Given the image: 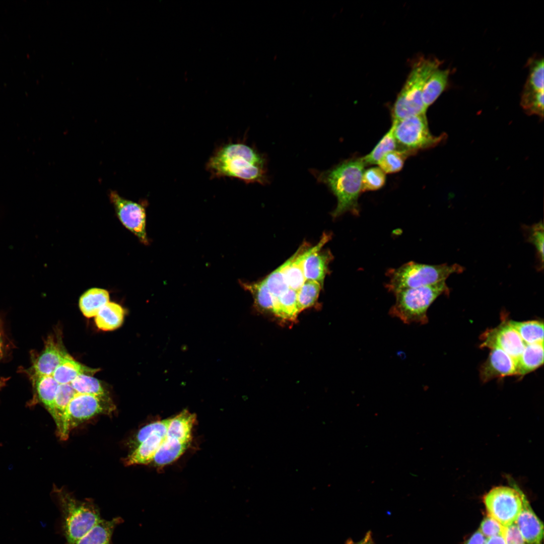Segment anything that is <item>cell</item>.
<instances>
[{
	"label": "cell",
	"instance_id": "cell-23",
	"mask_svg": "<svg viewBox=\"0 0 544 544\" xmlns=\"http://www.w3.org/2000/svg\"><path fill=\"white\" fill-rule=\"evenodd\" d=\"M189 445V443L166 436L157 451L152 462L156 466L160 467L171 463L184 453Z\"/></svg>",
	"mask_w": 544,
	"mask_h": 544
},
{
	"label": "cell",
	"instance_id": "cell-14",
	"mask_svg": "<svg viewBox=\"0 0 544 544\" xmlns=\"http://www.w3.org/2000/svg\"><path fill=\"white\" fill-rule=\"evenodd\" d=\"M331 238L329 234L324 233L319 242L309 248L305 245L300 246L292 255V260L287 267L286 278L290 288L297 291L306 281L304 274V265L308 256L315 250L321 249Z\"/></svg>",
	"mask_w": 544,
	"mask_h": 544
},
{
	"label": "cell",
	"instance_id": "cell-39",
	"mask_svg": "<svg viewBox=\"0 0 544 544\" xmlns=\"http://www.w3.org/2000/svg\"><path fill=\"white\" fill-rule=\"evenodd\" d=\"M527 232V240L535 247L537 257L543 266L544 229L542 222H539L528 227Z\"/></svg>",
	"mask_w": 544,
	"mask_h": 544
},
{
	"label": "cell",
	"instance_id": "cell-41",
	"mask_svg": "<svg viewBox=\"0 0 544 544\" xmlns=\"http://www.w3.org/2000/svg\"><path fill=\"white\" fill-rule=\"evenodd\" d=\"M505 530V527L488 515L482 521L479 529L486 538L497 535L503 536Z\"/></svg>",
	"mask_w": 544,
	"mask_h": 544
},
{
	"label": "cell",
	"instance_id": "cell-11",
	"mask_svg": "<svg viewBox=\"0 0 544 544\" xmlns=\"http://www.w3.org/2000/svg\"><path fill=\"white\" fill-rule=\"evenodd\" d=\"M481 339V347L501 350L511 356L515 363L526 345L508 321L486 330L482 334Z\"/></svg>",
	"mask_w": 544,
	"mask_h": 544
},
{
	"label": "cell",
	"instance_id": "cell-9",
	"mask_svg": "<svg viewBox=\"0 0 544 544\" xmlns=\"http://www.w3.org/2000/svg\"><path fill=\"white\" fill-rule=\"evenodd\" d=\"M522 494L516 486L493 488L483 499L488 515L504 527L512 525L521 511Z\"/></svg>",
	"mask_w": 544,
	"mask_h": 544
},
{
	"label": "cell",
	"instance_id": "cell-38",
	"mask_svg": "<svg viewBox=\"0 0 544 544\" xmlns=\"http://www.w3.org/2000/svg\"><path fill=\"white\" fill-rule=\"evenodd\" d=\"M385 182V173L379 167L370 168L363 172L362 191L380 189L384 185Z\"/></svg>",
	"mask_w": 544,
	"mask_h": 544
},
{
	"label": "cell",
	"instance_id": "cell-30",
	"mask_svg": "<svg viewBox=\"0 0 544 544\" xmlns=\"http://www.w3.org/2000/svg\"><path fill=\"white\" fill-rule=\"evenodd\" d=\"M76 393L70 383L59 384L58 386L54 399V416L53 418L57 434L61 430L66 409Z\"/></svg>",
	"mask_w": 544,
	"mask_h": 544
},
{
	"label": "cell",
	"instance_id": "cell-42",
	"mask_svg": "<svg viewBox=\"0 0 544 544\" xmlns=\"http://www.w3.org/2000/svg\"><path fill=\"white\" fill-rule=\"evenodd\" d=\"M503 537L506 544H528L523 538L515 523L505 527Z\"/></svg>",
	"mask_w": 544,
	"mask_h": 544
},
{
	"label": "cell",
	"instance_id": "cell-3",
	"mask_svg": "<svg viewBox=\"0 0 544 544\" xmlns=\"http://www.w3.org/2000/svg\"><path fill=\"white\" fill-rule=\"evenodd\" d=\"M53 494L61 514V531L67 544H74L102 519L99 508L91 500H80L61 488Z\"/></svg>",
	"mask_w": 544,
	"mask_h": 544
},
{
	"label": "cell",
	"instance_id": "cell-15",
	"mask_svg": "<svg viewBox=\"0 0 544 544\" xmlns=\"http://www.w3.org/2000/svg\"><path fill=\"white\" fill-rule=\"evenodd\" d=\"M528 544H541L543 525L532 509L525 496L522 494V508L514 523Z\"/></svg>",
	"mask_w": 544,
	"mask_h": 544
},
{
	"label": "cell",
	"instance_id": "cell-29",
	"mask_svg": "<svg viewBox=\"0 0 544 544\" xmlns=\"http://www.w3.org/2000/svg\"><path fill=\"white\" fill-rule=\"evenodd\" d=\"M245 290L249 291L254 299L255 305L260 310L273 313L274 301L264 280L252 283H242Z\"/></svg>",
	"mask_w": 544,
	"mask_h": 544
},
{
	"label": "cell",
	"instance_id": "cell-21",
	"mask_svg": "<svg viewBox=\"0 0 544 544\" xmlns=\"http://www.w3.org/2000/svg\"><path fill=\"white\" fill-rule=\"evenodd\" d=\"M122 521L119 517L109 520L102 519L74 544H111L114 530Z\"/></svg>",
	"mask_w": 544,
	"mask_h": 544
},
{
	"label": "cell",
	"instance_id": "cell-26",
	"mask_svg": "<svg viewBox=\"0 0 544 544\" xmlns=\"http://www.w3.org/2000/svg\"><path fill=\"white\" fill-rule=\"evenodd\" d=\"M108 292L102 289L92 288L85 292L79 300V306L88 318L95 316L100 309L109 302Z\"/></svg>",
	"mask_w": 544,
	"mask_h": 544
},
{
	"label": "cell",
	"instance_id": "cell-46",
	"mask_svg": "<svg viewBox=\"0 0 544 544\" xmlns=\"http://www.w3.org/2000/svg\"><path fill=\"white\" fill-rule=\"evenodd\" d=\"M3 324L0 319V360L3 355Z\"/></svg>",
	"mask_w": 544,
	"mask_h": 544
},
{
	"label": "cell",
	"instance_id": "cell-7",
	"mask_svg": "<svg viewBox=\"0 0 544 544\" xmlns=\"http://www.w3.org/2000/svg\"><path fill=\"white\" fill-rule=\"evenodd\" d=\"M391 127L397 150L411 155L436 146L445 138L444 134L440 136L431 134L426 113L392 121Z\"/></svg>",
	"mask_w": 544,
	"mask_h": 544
},
{
	"label": "cell",
	"instance_id": "cell-4",
	"mask_svg": "<svg viewBox=\"0 0 544 544\" xmlns=\"http://www.w3.org/2000/svg\"><path fill=\"white\" fill-rule=\"evenodd\" d=\"M441 64V61L436 58L424 57L414 63L392 107V121L426 113L422 98L424 86Z\"/></svg>",
	"mask_w": 544,
	"mask_h": 544
},
{
	"label": "cell",
	"instance_id": "cell-47",
	"mask_svg": "<svg viewBox=\"0 0 544 544\" xmlns=\"http://www.w3.org/2000/svg\"><path fill=\"white\" fill-rule=\"evenodd\" d=\"M7 380V379L6 378L0 379V390L4 386Z\"/></svg>",
	"mask_w": 544,
	"mask_h": 544
},
{
	"label": "cell",
	"instance_id": "cell-20",
	"mask_svg": "<svg viewBox=\"0 0 544 544\" xmlns=\"http://www.w3.org/2000/svg\"><path fill=\"white\" fill-rule=\"evenodd\" d=\"M543 364V343L526 344L516 362L517 375L523 376Z\"/></svg>",
	"mask_w": 544,
	"mask_h": 544
},
{
	"label": "cell",
	"instance_id": "cell-40",
	"mask_svg": "<svg viewBox=\"0 0 544 544\" xmlns=\"http://www.w3.org/2000/svg\"><path fill=\"white\" fill-rule=\"evenodd\" d=\"M171 418L156 421L141 428L135 438V447L152 434L161 431H167Z\"/></svg>",
	"mask_w": 544,
	"mask_h": 544
},
{
	"label": "cell",
	"instance_id": "cell-22",
	"mask_svg": "<svg viewBox=\"0 0 544 544\" xmlns=\"http://www.w3.org/2000/svg\"><path fill=\"white\" fill-rule=\"evenodd\" d=\"M36 390V398L47 409L53 418L54 399L59 384L52 376H41L32 378Z\"/></svg>",
	"mask_w": 544,
	"mask_h": 544
},
{
	"label": "cell",
	"instance_id": "cell-12",
	"mask_svg": "<svg viewBox=\"0 0 544 544\" xmlns=\"http://www.w3.org/2000/svg\"><path fill=\"white\" fill-rule=\"evenodd\" d=\"M68 355L55 340L49 336L44 344V348L34 360L27 373L30 378L41 376H52L56 368Z\"/></svg>",
	"mask_w": 544,
	"mask_h": 544
},
{
	"label": "cell",
	"instance_id": "cell-24",
	"mask_svg": "<svg viewBox=\"0 0 544 544\" xmlns=\"http://www.w3.org/2000/svg\"><path fill=\"white\" fill-rule=\"evenodd\" d=\"M195 415L186 410L171 418L166 436L174 438L187 443H190L191 431Z\"/></svg>",
	"mask_w": 544,
	"mask_h": 544
},
{
	"label": "cell",
	"instance_id": "cell-35",
	"mask_svg": "<svg viewBox=\"0 0 544 544\" xmlns=\"http://www.w3.org/2000/svg\"><path fill=\"white\" fill-rule=\"evenodd\" d=\"M529 74L524 85V91H543V59H530L528 62Z\"/></svg>",
	"mask_w": 544,
	"mask_h": 544
},
{
	"label": "cell",
	"instance_id": "cell-18",
	"mask_svg": "<svg viewBox=\"0 0 544 544\" xmlns=\"http://www.w3.org/2000/svg\"><path fill=\"white\" fill-rule=\"evenodd\" d=\"M99 370L85 366L76 361L69 354L56 368L52 374L58 384H68L82 374L92 376Z\"/></svg>",
	"mask_w": 544,
	"mask_h": 544
},
{
	"label": "cell",
	"instance_id": "cell-2",
	"mask_svg": "<svg viewBox=\"0 0 544 544\" xmlns=\"http://www.w3.org/2000/svg\"><path fill=\"white\" fill-rule=\"evenodd\" d=\"M365 165L362 157L345 160L323 171H314L317 180L324 184L337 199L331 213L336 218L346 212L359 216L358 202L362 191V177Z\"/></svg>",
	"mask_w": 544,
	"mask_h": 544
},
{
	"label": "cell",
	"instance_id": "cell-36",
	"mask_svg": "<svg viewBox=\"0 0 544 544\" xmlns=\"http://www.w3.org/2000/svg\"><path fill=\"white\" fill-rule=\"evenodd\" d=\"M543 93L544 91L523 90L520 104L527 114L536 115L543 118Z\"/></svg>",
	"mask_w": 544,
	"mask_h": 544
},
{
	"label": "cell",
	"instance_id": "cell-34",
	"mask_svg": "<svg viewBox=\"0 0 544 544\" xmlns=\"http://www.w3.org/2000/svg\"><path fill=\"white\" fill-rule=\"evenodd\" d=\"M70 384L77 393L103 397L109 396L100 381L91 375H79Z\"/></svg>",
	"mask_w": 544,
	"mask_h": 544
},
{
	"label": "cell",
	"instance_id": "cell-1",
	"mask_svg": "<svg viewBox=\"0 0 544 544\" xmlns=\"http://www.w3.org/2000/svg\"><path fill=\"white\" fill-rule=\"evenodd\" d=\"M206 169L213 178L232 177L260 184L267 181L265 158L242 142H229L218 147L207 162Z\"/></svg>",
	"mask_w": 544,
	"mask_h": 544
},
{
	"label": "cell",
	"instance_id": "cell-31",
	"mask_svg": "<svg viewBox=\"0 0 544 544\" xmlns=\"http://www.w3.org/2000/svg\"><path fill=\"white\" fill-rule=\"evenodd\" d=\"M397 149V144L391 127L372 151L362 158L365 166L377 164L384 156Z\"/></svg>",
	"mask_w": 544,
	"mask_h": 544
},
{
	"label": "cell",
	"instance_id": "cell-28",
	"mask_svg": "<svg viewBox=\"0 0 544 544\" xmlns=\"http://www.w3.org/2000/svg\"><path fill=\"white\" fill-rule=\"evenodd\" d=\"M273 313L285 320L296 319L299 313L297 307V291L289 288L275 300Z\"/></svg>",
	"mask_w": 544,
	"mask_h": 544
},
{
	"label": "cell",
	"instance_id": "cell-10",
	"mask_svg": "<svg viewBox=\"0 0 544 544\" xmlns=\"http://www.w3.org/2000/svg\"><path fill=\"white\" fill-rule=\"evenodd\" d=\"M109 197L123 225L135 234L142 242L148 244L144 206L121 196L114 190H110Z\"/></svg>",
	"mask_w": 544,
	"mask_h": 544
},
{
	"label": "cell",
	"instance_id": "cell-37",
	"mask_svg": "<svg viewBox=\"0 0 544 544\" xmlns=\"http://www.w3.org/2000/svg\"><path fill=\"white\" fill-rule=\"evenodd\" d=\"M410 156L409 152L394 150L384 156L377 164L385 173H396L402 169L405 159Z\"/></svg>",
	"mask_w": 544,
	"mask_h": 544
},
{
	"label": "cell",
	"instance_id": "cell-13",
	"mask_svg": "<svg viewBox=\"0 0 544 544\" xmlns=\"http://www.w3.org/2000/svg\"><path fill=\"white\" fill-rule=\"evenodd\" d=\"M480 375L484 383L494 378L517 375L516 363L503 351L491 349L488 359L481 367Z\"/></svg>",
	"mask_w": 544,
	"mask_h": 544
},
{
	"label": "cell",
	"instance_id": "cell-25",
	"mask_svg": "<svg viewBox=\"0 0 544 544\" xmlns=\"http://www.w3.org/2000/svg\"><path fill=\"white\" fill-rule=\"evenodd\" d=\"M124 311L119 304L108 302L104 305L95 316L97 326L102 330H114L122 323Z\"/></svg>",
	"mask_w": 544,
	"mask_h": 544
},
{
	"label": "cell",
	"instance_id": "cell-33",
	"mask_svg": "<svg viewBox=\"0 0 544 544\" xmlns=\"http://www.w3.org/2000/svg\"><path fill=\"white\" fill-rule=\"evenodd\" d=\"M323 286L318 282L306 280L297 291V307L299 313L314 305L316 302Z\"/></svg>",
	"mask_w": 544,
	"mask_h": 544
},
{
	"label": "cell",
	"instance_id": "cell-43",
	"mask_svg": "<svg viewBox=\"0 0 544 544\" xmlns=\"http://www.w3.org/2000/svg\"><path fill=\"white\" fill-rule=\"evenodd\" d=\"M346 544H375L374 541L371 531H367L363 538L360 540L354 542L352 539H348Z\"/></svg>",
	"mask_w": 544,
	"mask_h": 544
},
{
	"label": "cell",
	"instance_id": "cell-6",
	"mask_svg": "<svg viewBox=\"0 0 544 544\" xmlns=\"http://www.w3.org/2000/svg\"><path fill=\"white\" fill-rule=\"evenodd\" d=\"M445 281L433 285L398 291L389 313L405 324H424L428 322L427 311L440 296L449 294Z\"/></svg>",
	"mask_w": 544,
	"mask_h": 544
},
{
	"label": "cell",
	"instance_id": "cell-44",
	"mask_svg": "<svg viewBox=\"0 0 544 544\" xmlns=\"http://www.w3.org/2000/svg\"><path fill=\"white\" fill-rule=\"evenodd\" d=\"M486 539L481 532L478 530L464 544H485Z\"/></svg>",
	"mask_w": 544,
	"mask_h": 544
},
{
	"label": "cell",
	"instance_id": "cell-27",
	"mask_svg": "<svg viewBox=\"0 0 544 544\" xmlns=\"http://www.w3.org/2000/svg\"><path fill=\"white\" fill-rule=\"evenodd\" d=\"M525 344L543 343V323L539 320L508 321Z\"/></svg>",
	"mask_w": 544,
	"mask_h": 544
},
{
	"label": "cell",
	"instance_id": "cell-5",
	"mask_svg": "<svg viewBox=\"0 0 544 544\" xmlns=\"http://www.w3.org/2000/svg\"><path fill=\"white\" fill-rule=\"evenodd\" d=\"M463 267L458 264L431 265L409 261L387 270L388 281L385 285L393 294L404 289L433 285L445 281L451 274L461 273Z\"/></svg>",
	"mask_w": 544,
	"mask_h": 544
},
{
	"label": "cell",
	"instance_id": "cell-32",
	"mask_svg": "<svg viewBox=\"0 0 544 544\" xmlns=\"http://www.w3.org/2000/svg\"><path fill=\"white\" fill-rule=\"evenodd\" d=\"M292 258V256L264 279L274 302L289 288L286 281V271Z\"/></svg>",
	"mask_w": 544,
	"mask_h": 544
},
{
	"label": "cell",
	"instance_id": "cell-16",
	"mask_svg": "<svg viewBox=\"0 0 544 544\" xmlns=\"http://www.w3.org/2000/svg\"><path fill=\"white\" fill-rule=\"evenodd\" d=\"M167 432V431L156 432L137 445L133 451L125 458V465L130 466L152 463L157 451L166 436Z\"/></svg>",
	"mask_w": 544,
	"mask_h": 544
},
{
	"label": "cell",
	"instance_id": "cell-19",
	"mask_svg": "<svg viewBox=\"0 0 544 544\" xmlns=\"http://www.w3.org/2000/svg\"><path fill=\"white\" fill-rule=\"evenodd\" d=\"M450 70L439 68L434 71L427 80L422 93V101L427 110L446 89L450 75Z\"/></svg>",
	"mask_w": 544,
	"mask_h": 544
},
{
	"label": "cell",
	"instance_id": "cell-8",
	"mask_svg": "<svg viewBox=\"0 0 544 544\" xmlns=\"http://www.w3.org/2000/svg\"><path fill=\"white\" fill-rule=\"evenodd\" d=\"M115 406L109 396L77 393L69 403L57 434L66 440L71 431L85 421L99 414H110Z\"/></svg>",
	"mask_w": 544,
	"mask_h": 544
},
{
	"label": "cell",
	"instance_id": "cell-17",
	"mask_svg": "<svg viewBox=\"0 0 544 544\" xmlns=\"http://www.w3.org/2000/svg\"><path fill=\"white\" fill-rule=\"evenodd\" d=\"M321 249H317L308 256L304 263V274L306 280L315 281L323 286L333 256L329 250L321 251Z\"/></svg>",
	"mask_w": 544,
	"mask_h": 544
},
{
	"label": "cell",
	"instance_id": "cell-45",
	"mask_svg": "<svg viewBox=\"0 0 544 544\" xmlns=\"http://www.w3.org/2000/svg\"><path fill=\"white\" fill-rule=\"evenodd\" d=\"M485 544H506L502 535L494 536L486 539Z\"/></svg>",
	"mask_w": 544,
	"mask_h": 544
}]
</instances>
